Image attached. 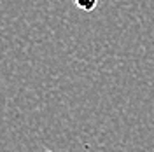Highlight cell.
<instances>
[{"label": "cell", "instance_id": "6da1fadb", "mask_svg": "<svg viewBox=\"0 0 154 152\" xmlns=\"http://www.w3.org/2000/svg\"><path fill=\"white\" fill-rule=\"evenodd\" d=\"M74 4H75V5H77L81 11L89 12V11L96 9V5H98V0H74Z\"/></svg>", "mask_w": 154, "mask_h": 152}]
</instances>
